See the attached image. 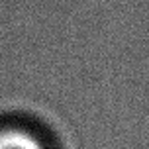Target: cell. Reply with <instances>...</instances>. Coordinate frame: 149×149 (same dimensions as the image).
<instances>
[{
  "label": "cell",
  "instance_id": "6da1fadb",
  "mask_svg": "<svg viewBox=\"0 0 149 149\" xmlns=\"http://www.w3.org/2000/svg\"><path fill=\"white\" fill-rule=\"evenodd\" d=\"M0 149H47V143L33 130L24 126L0 127Z\"/></svg>",
  "mask_w": 149,
  "mask_h": 149
}]
</instances>
